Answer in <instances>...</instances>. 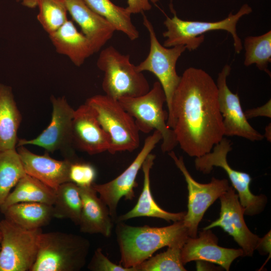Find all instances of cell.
I'll list each match as a JSON object with an SVG mask.
<instances>
[{
	"instance_id": "6da1fadb",
	"label": "cell",
	"mask_w": 271,
	"mask_h": 271,
	"mask_svg": "<svg viewBox=\"0 0 271 271\" xmlns=\"http://www.w3.org/2000/svg\"><path fill=\"white\" fill-rule=\"evenodd\" d=\"M168 114V126L190 157L211 152L224 137L216 83L202 69L189 67L184 71Z\"/></svg>"
},
{
	"instance_id": "7a4b0ae2",
	"label": "cell",
	"mask_w": 271,
	"mask_h": 271,
	"mask_svg": "<svg viewBox=\"0 0 271 271\" xmlns=\"http://www.w3.org/2000/svg\"><path fill=\"white\" fill-rule=\"evenodd\" d=\"M115 233L119 264L127 268L139 265L163 247H182L189 237L182 220L162 227L132 226L117 222Z\"/></svg>"
},
{
	"instance_id": "3957f363",
	"label": "cell",
	"mask_w": 271,
	"mask_h": 271,
	"mask_svg": "<svg viewBox=\"0 0 271 271\" xmlns=\"http://www.w3.org/2000/svg\"><path fill=\"white\" fill-rule=\"evenodd\" d=\"M90 243L81 236L60 231L41 233L31 271H78L86 262Z\"/></svg>"
},
{
	"instance_id": "277c9868",
	"label": "cell",
	"mask_w": 271,
	"mask_h": 271,
	"mask_svg": "<svg viewBox=\"0 0 271 271\" xmlns=\"http://www.w3.org/2000/svg\"><path fill=\"white\" fill-rule=\"evenodd\" d=\"M173 17H167L164 22L166 31L163 33L166 38L163 46L172 47L184 46L186 49L193 51L204 40V34L207 32L223 30L229 33L233 40L235 51L239 53L242 50L241 41L237 33L236 26L239 19L252 11L247 4H244L235 14L230 13L226 18L216 22L186 21L180 19L172 9Z\"/></svg>"
},
{
	"instance_id": "5b68a950",
	"label": "cell",
	"mask_w": 271,
	"mask_h": 271,
	"mask_svg": "<svg viewBox=\"0 0 271 271\" xmlns=\"http://www.w3.org/2000/svg\"><path fill=\"white\" fill-rule=\"evenodd\" d=\"M96 64L104 73L102 88L110 97L118 100L137 97L150 89L146 77L131 63L129 55L121 53L112 46L100 52Z\"/></svg>"
},
{
	"instance_id": "8992f818",
	"label": "cell",
	"mask_w": 271,
	"mask_h": 271,
	"mask_svg": "<svg viewBox=\"0 0 271 271\" xmlns=\"http://www.w3.org/2000/svg\"><path fill=\"white\" fill-rule=\"evenodd\" d=\"M124 109L134 118L140 131L145 133L155 130L162 136L161 150L169 152L178 145L173 130L167 123L168 111L164 110L166 98L163 88L157 81L146 94L137 97L118 100Z\"/></svg>"
},
{
	"instance_id": "52a82bcc",
	"label": "cell",
	"mask_w": 271,
	"mask_h": 271,
	"mask_svg": "<svg viewBox=\"0 0 271 271\" xmlns=\"http://www.w3.org/2000/svg\"><path fill=\"white\" fill-rule=\"evenodd\" d=\"M85 102L93 108L99 124L109 137V153L131 152L138 148L140 131L134 118L118 100L105 94H97L88 98Z\"/></svg>"
},
{
	"instance_id": "ba28073f",
	"label": "cell",
	"mask_w": 271,
	"mask_h": 271,
	"mask_svg": "<svg viewBox=\"0 0 271 271\" xmlns=\"http://www.w3.org/2000/svg\"><path fill=\"white\" fill-rule=\"evenodd\" d=\"M232 149L230 141L224 137L211 152L196 158L195 168L203 174L210 173L214 167L222 168L228 175L232 187L238 193L244 215L252 216L260 213L264 209L267 198L263 195L252 193L250 190L252 179L249 174L234 170L229 165L227 156Z\"/></svg>"
},
{
	"instance_id": "9c48e42d",
	"label": "cell",
	"mask_w": 271,
	"mask_h": 271,
	"mask_svg": "<svg viewBox=\"0 0 271 271\" xmlns=\"http://www.w3.org/2000/svg\"><path fill=\"white\" fill-rule=\"evenodd\" d=\"M0 271H31L38 254L41 228L26 229L5 219L0 221Z\"/></svg>"
},
{
	"instance_id": "30bf717a",
	"label": "cell",
	"mask_w": 271,
	"mask_h": 271,
	"mask_svg": "<svg viewBox=\"0 0 271 271\" xmlns=\"http://www.w3.org/2000/svg\"><path fill=\"white\" fill-rule=\"evenodd\" d=\"M143 24L149 34L150 50L145 59L136 66V69L141 72H150L158 78L165 94L168 112L181 80L176 71L177 62L186 48L183 45L165 47L159 42L152 23L145 15Z\"/></svg>"
},
{
	"instance_id": "8fae6325",
	"label": "cell",
	"mask_w": 271,
	"mask_h": 271,
	"mask_svg": "<svg viewBox=\"0 0 271 271\" xmlns=\"http://www.w3.org/2000/svg\"><path fill=\"white\" fill-rule=\"evenodd\" d=\"M52 112L48 126L36 138L19 139L17 147L33 145L53 153L59 151L64 159L71 161L78 160L74 151L72 132V119L75 109L64 96L50 98Z\"/></svg>"
},
{
	"instance_id": "7c38bea8",
	"label": "cell",
	"mask_w": 271,
	"mask_h": 271,
	"mask_svg": "<svg viewBox=\"0 0 271 271\" xmlns=\"http://www.w3.org/2000/svg\"><path fill=\"white\" fill-rule=\"evenodd\" d=\"M175 165L183 174L188 190V211L182 220L189 236H197L198 227L208 208L229 188L226 179L212 178L206 184L197 182L188 171L182 157H178L173 151L168 152Z\"/></svg>"
},
{
	"instance_id": "4fadbf2b",
	"label": "cell",
	"mask_w": 271,
	"mask_h": 271,
	"mask_svg": "<svg viewBox=\"0 0 271 271\" xmlns=\"http://www.w3.org/2000/svg\"><path fill=\"white\" fill-rule=\"evenodd\" d=\"M162 140L161 133L155 130L147 137L139 153L129 166L118 176L106 183L97 184L92 187L99 194V197L107 206L110 216L115 221L118 203L121 198L131 200L134 197V188L138 186L136 178L139 170L147 157L158 143Z\"/></svg>"
},
{
	"instance_id": "5bb4252c",
	"label": "cell",
	"mask_w": 271,
	"mask_h": 271,
	"mask_svg": "<svg viewBox=\"0 0 271 271\" xmlns=\"http://www.w3.org/2000/svg\"><path fill=\"white\" fill-rule=\"evenodd\" d=\"M219 218L203 229L220 227L231 235L243 251V256H251L258 249L262 238L253 233L244 220V211L235 190L229 186L220 197Z\"/></svg>"
},
{
	"instance_id": "9a60e30c",
	"label": "cell",
	"mask_w": 271,
	"mask_h": 271,
	"mask_svg": "<svg viewBox=\"0 0 271 271\" xmlns=\"http://www.w3.org/2000/svg\"><path fill=\"white\" fill-rule=\"evenodd\" d=\"M231 67L226 64L218 74L216 85L220 111L223 117L224 136L241 137L252 142L263 140L264 135L249 123L237 93H233L227 84Z\"/></svg>"
},
{
	"instance_id": "2e32d148",
	"label": "cell",
	"mask_w": 271,
	"mask_h": 271,
	"mask_svg": "<svg viewBox=\"0 0 271 271\" xmlns=\"http://www.w3.org/2000/svg\"><path fill=\"white\" fill-rule=\"evenodd\" d=\"M243 256L241 248H228L218 245L217 237L210 229H203L198 236L189 237L181 250L184 265L192 261H204L216 263L229 270L232 262Z\"/></svg>"
},
{
	"instance_id": "e0dca14e",
	"label": "cell",
	"mask_w": 271,
	"mask_h": 271,
	"mask_svg": "<svg viewBox=\"0 0 271 271\" xmlns=\"http://www.w3.org/2000/svg\"><path fill=\"white\" fill-rule=\"evenodd\" d=\"M72 132L75 148L91 155L109 150V137L99 124L94 110L86 102L74 110Z\"/></svg>"
},
{
	"instance_id": "ac0fdd59",
	"label": "cell",
	"mask_w": 271,
	"mask_h": 271,
	"mask_svg": "<svg viewBox=\"0 0 271 271\" xmlns=\"http://www.w3.org/2000/svg\"><path fill=\"white\" fill-rule=\"evenodd\" d=\"M17 151L26 174L30 175L55 191L63 183L70 182L69 168L72 162L64 159L58 160L49 156L34 154L25 146L17 147Z\"/></svg>"
},
{
	"instance_id": "d6986e66",
	"label": "cell",
	"mask_w": 271,
	"mask_h": 271,
	"mask_svg": "<svg viewBox=\"0 0 271 271\" xmlns=\"http://www.w3.org/2000/svg\"><path fill=\"white\" fill-rule=\"evenodd\" d=\"M67 12L90 42L95 53L111 39L115 31L105 19L92 10L84 0H63Z\"/></svg>"
},
{
	"instance_id": "ffe728a7",
	"label": "cell",
	"mask_w": 271,
	"mask_h": 271,
	"mask_svg": "<svg viewBox=\"0 0 271 271\" xmlns=\"http://www.w3.org/2000/svg\"><path fill=\"white\" fill-rule=\"evenodd\" d=\"M82 210L79 223L81 232L99 233L109 237L114 221L106 204L97 196L92 186L79 187Z\"/></svg>"
},
{
	"instance_id": "44dd1931",
	"label": "cell",
	"mask_w": 271,
	"mask_h": 271,
	"mask_svg": "<svg viewBox=\"0 0 271 271\" xmlns=\"http://www.w3.org/2000/svg\"><path fill=\"white\" fill-rule=\"evenodd\" d=\"M155 158L156 156L151 153L145 159L142 167L144 174L143 187L138 202L132 209L118 217L117 222L139 217L158 218L174 222L183 220L186 212L166 211L156 203L153 197L150 188V172Z\"/></svg>"
},
{
	"instance_id": "7402d4cb",
	"label": "cell",
	"mask_w": 271,
	"mask_h": 271,
	"mask_svg": "<svg viewBox=\"0 0 271 271\" xmlns=\"http://www.w3.org/2000/svg\"><path fill=\"white\" fill-rule=\"evenodd\" d=\"M49 35L57 52L67 56L76 66L82 65L86 59L95 53L90 42L78 31L71 21L68 20Z\"/></svg>"
},
{
	"instance_id": "603a6c76",
	"label": "cell",
	"mask_w": 271,
	"mask_h": 271,
	"mask_svg": "<svg viewBox=\"0 0 271 271\" xmlns=\"http://www.w3.org/2000/svg\"><path fill=\"white\" fill-rule=\"evenodd\" d=\"M22 120L12 88L0 83V151L16 149Z\"/></svg>"
},
{
	"instance_id": "cb8c5ba5",
	"label": "cell",
	"mask_w": 271,
	"mask_h": 271,
	"mask_svg": "<svg viewBox=\"0 0 271 271\" xmlns=\"http://www.w3.org/2000/svg\"><path fill=\"white\" fill-rule=\"evenodd\" d=\"M55 197V190L26 174L0 205V210L3 213L10 206L22 202H38L53 205Z\"/></svg>"
},
{
	"instance_id": "d4e9b609",
	"label": "cell",
	"mask_w": 271,
	"mask_h": 271,
	"mask_svg": "<svg viewBox=\"0 0 271 271\" xmlns=\"http://www.w3.org/2000/svg\"><path fill=\"white\" fill-rule=\"evenodd\" d=\"M5 219L28 229L41 228L54 217L53 205L38 202H22L9 207L3 213Z\"/></svg>"
},
{
	"instance_id": "484cf974",
	"label": "cell",
	"mask_w": 271,
	"mask_h": 271,
	"mask_svg": "<svg viewBox=\"0 0 271 271\" xmlns=\"http://www.w3.org/2000/svg\"><path fill=\"white\" fill-rule=\"evenodd\" d=\"M94 12L108 21L115 29L131 41L137 39L139 32L131 21V14L125 8L116 6L110 0H84Z\"/></svg>"
},
{
	"instance_id": "4316f807",
	"label": "cell",
	"mask_w": 271,
	"mask_h": 271,
	"mask_svg": "<svg viewBox=\"0 0 271 271\" xmlns=\"http://www.w3.org/2000/svg\"><path fill=\"white\" fill-rule=\"evenodd\" d=\"M53 207L54 217L69 219L78 225L82 210L79 186L72 182L61 184L56 190Z\"/></svg>"
},
{
	"instance_id": "83f0119b",
	"label": "cell",
	"mask_w": 271,
	"mask_h": 271,
	"mask_svg": "<svg viewBox=\"0 0 271 271\" xmlns=\"http://www.w3.org/2000/svg\"><path fill=\"white\" fill-rule=\"evenodd\" d=\"M26 174L16 149L0 151V205Z\"/></svg>"
},
{
	"instance_id": "f1b7e54d",
	"label": "cell",
	"mask_w": 271,
	"mask_h": 271,
	"mask_svg": "<svg viewBox=\"0 0 271 271\" xmlns=\"http://www.w3.org/2000/svg\"><path fill=\"white\" fill-rule=\"evenodd\" d=\"M245 49L244 65L255 64L260 71L270 76L268 65L271 62V31L257 36H248L244 39Z\"/></svg>"
},
{
	"instance_id": "f546056e",
	"label": "cell",
	"mask_w": 271,
	"mask_h": 271,
	"mask_svg": "<svg viewBox=\"0 0 271 271\" xmlns=\"http://www.w3.org/2000/svg\"><path fill=\"white\" fill-rule=\"evenodd\" d=\"M37 20L49 34L62 26L68 20L63 0H39Z\"/></svg>"
},
{
	"instance_id": "4dcf8cb0",
	"label": "cell",
	"mask_w": 271,
	"mask_h": 271,
	"mask_svg": "<svg viewBox=\"0 0 271 271\" xmlns=\"http://www.w3.org/2000/svg\"><path fill=\"white\" fill-rule=\"evenodd\" d=\"M180 247H168L167 250L151 256L134 267L136 271H185Z\"/></svg>"
},
{
	"instance_id": "1f68e13d",
	"label": "cell",
	"mask_w": 271,
	"mask_h": 271,
	"mask_svg": "<svg viewBox=\"0 0 271 271\" xmlns=\"http://www.w3.org/2000/svg\"><path fill=\"white\" fill-rule=\"evenodd\" d=\"M69 174L70 182L79 187H89L94 183L96 171L91 164L78 160L71 163Z\"/></svg>"
},
{
	"instance_id": "d6a6232c",
	"label": "cell",
	"mask_w": 271,
	"mask_h": 271,
	"mask_svg": "<svg viewBox=\"0 0 271 271\" xmlns=\"http://www.w3.org/2000/svg\"><path fill=\"white\" fill-rule=\"evenodd\" d=\"M87 267L92 271H136L134 267H124L112 262L103 253L100 248L95 250Z\"/></svg>"
},
{
	"instance_id": "836d02e7",
	"label": "cell",
	"mask_w": 271,
	"mask_h": 271,
	"mask_svg": "<svg viewBox=\"0 0 271 271\" xmlns=\"http://www.w3.org/2000/svg\"><path fill=\"white\" fill-rule=\"evenodd\" d=\"M159 0H127L126 10L131 14L142 13L152 9L151 3L156 4Z\"/></svg>"
},
{
	"instance_id": "e575fe53",
	"label": "cell",
	"mask_w": 271,
	"mask_h": 271,
	"mask_svg": "<svg viewBox=\"0 0 271 271\" xmlns=\"http://www.w3.org/2000/svg\"><path fill=\"white\" fill-rule=\"evenodd\" d=\"M244 113L247 119L259 116L270 117V100L263 106L248 109Z\"/></svg>"
},
{
	"instance_id": "d590c367",
	"label": "cell",
	"mask_w": 271,
	"mask_h": 271,
	"mask_svg": "<svg viewBox=\"0 0 271 271\" xmlns=\"http://www.w3.org/2000/svg\"><path fill=\"white\" fill-rule=\"evenodd\" d=\"M23 6L28 8H35L37 7L39 0H17Z\"/></svg>"
},
{
	"instance_id": "8d00e7d4",
	"label": "cell",
	"mask_w": 271,
	"mask_h": 271,
	"mask_svg": "<svg viewBox=\"0 0 271 271\" xmlns=\"http://www.w3.org/2000/svg\"><path fill=\"white\" fill-rule=\"evenodd\" d=\"M2 232L0 230V248H1V243L2 241Z\"/></svg>"
}]
</instances>
